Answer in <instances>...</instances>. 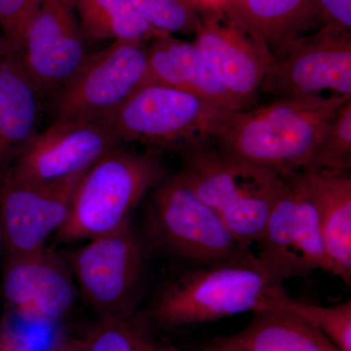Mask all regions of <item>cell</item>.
Here are the masks:
<instances>
[{"label":"cell","instance_id":"obj_1","mask_svg":"<svg viewBox=\"0 0 351 351\" xmlns=\"http://www.w3.org/2000/svg\"><path fill=\"white\" fill-rule=\"evenodd\" d=\"M285 279L252 251L193 267H182L159 284L135 314L152 334L189 332L245 313L280 309Z\"/></svg>","mask_w":351,"mask_h":351},{"label":"cell","instance_id":"obj_2","mask_svg":"<svg viewBox=\"0 0 351 351\" xmlns=\"http://www.w3.org/2000/svg\"><path fill=\"white\" fill-rule=\"evenodd\" d=\"M351 97L281 98L226 115L212 145L223 156L286 176L311 163L325 129Z\"/></svg>","mask_w":351,"mask_h":351},{"label":"cell","instance_id":"obj_3","mask_svg":"<svg viewBox=\"0 0 351 351\" xmlns=\"http://www.w3.org/2000/svg\"><path fill=\"white\" fill-rule=\"evenodd\" d=\"M167 174L159 152L123 147L110 152L80 178L57 239L87 241L131 225L140 203Z\"/></svg>","mask_w":351,"mask_h":351},{"label":"cell","instance_id":"obj_4","mask_svg":"<svg viewBox=\"0 0 351 351\" xmlns=\"http://www.w3.org/2000/svg\"><path fill=\"white\" fill-rule=\"evenodd\" d=\"M230 112L176 88L147 82L112 114L101 120L122 145L180 156L212 145Z\"/></svg>","mask_w":351,"mask_h":351},{"label":"cell","instance_id":"obj_5","mask_svg":"<svg viewBox=\"0 0 351 351\" xmlns=\"http://www.w3.org/2000/svg\"><path fill=\"white\" fill-rule=\"evenodd\" d=\"M145 237L154 251L193 267L251 251L232 237L218 215L198 197L181 171L165 178L149 193Z\"/></svg>","mask_w":351,"mask_h":351},{"label":"cell","instance_id":"obj_6","mask_svg":"<svg viewBox=\"0 0 351 351\" xmlns=\"http://www.w3.org/2000/svg\"><path fill=\"white\" fill-rule=\"evenodd\" d=\"M181 173L245 248L257 244L283 176L228 158L213 145L182 154Z\"/></svg>","mask_w":351,"mask_h":351},{"label":"cell","instance_id":"obj_7","mask_svg":"<svg viewBox=\"0 0 351 351\" xmlns=\"http://www.w3.org/2000/svg\"><path fill=\"white\" fill-rule=\"evenodd\" d=\"M151 251L133 223L119 232L87 240L71 258L78 293L98 319L135 315Z\"/></svg>","mask_w":351,"mask_h":351},{"label":"cell","instance_id":"obj_8","mask_svg":"<svg viewBox=\"0 0 351 351\" xmlns=\"http://www.w3.org/2000/svg\"><path fill=\"white\" fill-rule=\"evenodd\" d=\"M147 43L113 41L91 52L50 97L52 121L101 122L149 82Z\"/></svg>","mask_w":351,"mask_h":351},{"label":"cell","instance_id":"obj_9","mask_svg":"<svg viewBox=\"0 0 351 351\" xmlns=\"http://www.w3.org/2000/svg\"><path fill=\"white\" fill-rule=\"evenodd\" d=\"M257 245L258 257L285 280L326 271L319 206L304 169L283 176Z\"/></svg>","mask_w":351,"mask_h":351},{"label":"cell","instance_id":"obj_10","mask_svg":"<svg viewBox=\"0 0 351 351\" xmlns=\"http://www.w3.org/2000/svg\"><path fill=\"white\" fill-rule=\"evenodd\" d=\"M261 91L281 98L351 97V34L328 27L271 55Z\"/></svg>","mask_w":351,"mask_h":351},{"label":"cell","instance_id":"obj_11","mask_svg":"<svg viewBox=\"0 0 351 351\" xmlns=\"http://www.w3.org/2000/svg\"><path fill=\"white\" fill-rule=\"evenodd\" d=\"M88 43L71 0H38L15 52L45 98L80 71Z\"/></svg>","mask_w":351,"mask_h":351},{"label":"cell","instance_id":"obj_12","mask_svg":"<svg viewBox=\"0 0 351 351\" xmlns=\"http://www.w3.org/2000/svg\"><path fill=\"white\" fill-rule=\"evenodd\" d=\"M123 145L100 122L52 121L39 131L4 177L59 184L80 177Z\"/></svg>","mask_w":351,"mask_h":351},{"label":"cell","instance_id":"obj_13","mask_svg":"<svg viewBox=\"0 0 351 351\" xmlns=\"http://www.w3.org/2000/svg\"><path fill=\"white\" fill-rule=\"evenodd\" d=\"M80 177L59 184H34L4 177L0 182V230L5 257L47 247L69 216Z\"/></svg>","mask_w":351,"mask_h":351},{"label":"cell","instance_id":"obj_14","mask_svg":"<svg viewBox=\"0 0 351 351\" xmlns=\"http://www.w3.org/2000/svg\"><path fill=\"white\" fill-rule=\"evenodd\" d=\"M1 294L8 308L46 322L66 317L80 297L71 265L48 246L5 257Z\"/></svg>","mask_w":351,"mask_h":351},{"label":"cell","instance_id":"obj_15","mask_svg":"<svg viewBox=\"0 0 351 351\" xmlns=\"http://www.w3.org/2000/svg\"><path fill=\"white\" fill-rule=\"evenodd\" d=\"M195 43L228 91L247 106L261 91L271 53L221 9L200 15Z\"/></svg>","mask_w":351,"mask_h":351},{"label":"cell","instance_id":"obj_16","mask_svg":"<svg viewBox=\"0 0 351 351\" xmlns=\"http://www.w3.org/2000/svg\"><path fill=\"white\" fill-rule=\"evenodd\" d=\"M43 99L0 36V182L40 131Z\"/></svg>","mask_w":351,"mask_h":351},{"label":"cell","instance_id":"obj_17","mask_svg":"<svg viewBox=\"0 0 351 351\" xmlns=\"http://www.w3.org/2000/svg\"><path fill=\"white\" fill-rule=\"evenodd\" d=\"M147 59L149 82L195 95L226 112L249 108L219 82L195 41L160 34L147 47Z\"/></svg>","mask_w":351,"mask_h":351},{"label":"cell","instance_id":"obj_18","mask_svg":"<svg viewBox=\"0 0 351 351\" xmlns=\"http://www.w3.org/2000/svg\"><path fill=\"white\" fill-rule=\"evenodd\" d=\"M200 351H339L311 323L284 309L252 313L232 335L216 337Z\"/></svg>","mask_w":351,"mask_h":351},{"label":"cell","instance_id":"obj_19","mask_svg":"<svg viewBox=\"0 0 351 351\" xmlns=\"http://www.w3.org/2000/svg\"><path fill=\"white\" fill-rule=\"evenodd\" d=\"M319 206L327 272L351 285L350 172L304 168Z\"/></svg>","mask_w":351,"mask_h":351},{"label":"cell","instance_id":"obj_20","mask_svg":"<svg viewBox=\"0 0 351 351\" xmlns=\"http://www.w3.org/2000/svg\"><path fill=\"white\" fill-rule=\"evenodd\" d=\"M219 9L271 54L317 21L311 0H223Z\"/></svg>","mask_w":351,"mask_h":351},{"label":"cell","instance_id":"obj_21","mask_svg":"<svg viewBox=\"0 0 351 351\" xmlns=\"http://www.w3.org/2000/svg\"><path fill=\"white\" fill-rule=\"evenodd\" d=\"M88 41L147 43L160 36L129 0H71Z\"/></svg>","mask_w":351,"mask_h":351},{"label":"cell","instance_id":"obj_22","mask_svg":"<svg viewBox=\"0 0 351 351\" xmlns=\"http://www.w3.org/2000/svg\"><path fill=\"white\" fill-rule=\"evenodd\" d=\"M80 339L84 351H181L145 329L134 315L98 319Z\"/></svg>","mask_w":351,"mask_h":351},{"label":"cell","instance_id":"obj_23","mask_svg":"<svg viewBox=\"0 0 351 351\" xmlns=\"http://www.w3.org/2000/svg\"><path fill=\"white\" fill-rule=\"evenodd\" d=\"M306 168L350 172L351 99L332 117Z\"/></svg>","mask_w":351,"mask_h":351},{"label":"cell","instance_id":"obj_24","mask_svg":"<svg viewBox=\"0 0 351 351\" xmlns=\"http://www.w3.org/2000/svg\"><path fill=\"white\" fill-rule=\"evenodd\" d=\"M280 309L300 316L319 330L339 351H351V301L323 306L289 298Z\"/></svg>","mask_w":351,"mask_h":351},{"label":"cell","instance_id":"obj_25","mask_svg":"<svg viewBox=\"0 0 351 351\" xmlns=\"http://www.w3.org/2000/svg\"><path fill=\"white\" fill-rule=\"evenodd\" d=\"M147 24L161 34H195L200 13L195 0H129Z\"/></svg>","mask_w":351,"mask_h":351},{"label":"cell","instance_id":"obj_26","mask_svg":"<svg viewBox=\"0 0 351 351\" xmlns=\"http://www.w3.org/2000/svg\"><path fill=\"white\" fill-rule=\"evenodd\" d=\"M38 0H0L1 36L17 49Z\"/></svg>","mask_w":351,"mask_h":351},{"label":"cell","instance_id":"obj_27","mask_svg":"<svg viewBox=\"0 0 351 351\" xmlns=\"http://www.w3.org/2000/svg\"><path fill=\"white\" fill-rule=\"evenodd\" d=\"M322 27L350 32L351 0H311Z\"/></svg>","mask_w":351,"mask_h":351},{"label":"cell","instance_id":"obj_28","mask_svg":"<svg viewBox=\"0 0 351 351\" xmlns=\"http://www.w3.org/2000/svg\"><path fill=\"white\" fill-rule=\"evenodd\" d=\"M0 351H36L25 339H11L0 346Z\"/></svg>","mask_w":351,"mask_h":351},{"label":"cell","instance_id":"obj_29","mask_svg":"<svg viewBox=\"0 0 351 351\" xmlns=\"http://www.w3.org/2000/svg\"><path fill=\"white\" fill-rule=\"evenodd\" d=\"M50 351H84L80 339H64L58 341Z\"/></svg>","mask_w":351,"mask_h":351},{"label":"cell","instance_id":"obj_30","mask_svg":"<svg viewBox=\"0 0 351 351\" xmlns=\"http://www.w3.org/2000/svg\"><path fill=\"white\" fill-rule=\"evenodd\" d=\"M3 252V240H2L1 230H0V256Z\"/></svg>","mask_w":351,"mask_h":351}]
</instances>
